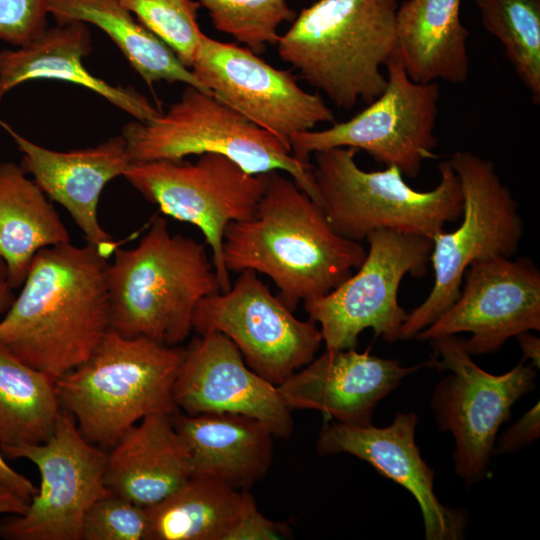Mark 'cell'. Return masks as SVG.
I'll use <instances>...</instances> for the list:
<instances>
[{
    "label": "cell",
    "mask_w": 540,
    "mask_h": 540,
    "mask_svg": "<svg viewBox=\"0 0 540 540\" xmlns=\"http://www.w3.org/2000/svg\"><path fill=\"white\" fill-rule=\"evenodd\" d=\"M107 267L88 243L40 250L0 321V347L55 380L85 362L110 329Z\"/></svg>",
    "instance_id": "6da1fadb"
},
{
    "label": "cell",
    "mask_w": 540,
    "mask_h": 540,
    "mask_svg": "<svg viewBox=\"0 0 540 540\" xmlns=\"http://www.w3.org/2000/svg\"><path fill=\"white\" fill-rule=\"evenodd\" d=\"M254 215L231 222L222 243L230 273L253 270L268 276L294 311L353 274L367 250L333 230L322 207L281 171L264 174Z\"/></svg>",
    "instance_id": "7a4b0ae2"
},
{
    "label": "cell",
    "mask_w": 540,
    "mask_h": 540,
    "mask_svg": "<svg viewBox=\"0 0 540 540\" xmlns=\"http://www.w3.org/2000/svg\"><path fill=\"white\" fill-rule=\"evenodd\" d=\"M108 262L110 329L177 346L189 336L196 306L220 286L205 246L172 234L156 217L136 246Z\"/></svg>",
    "instance_id": "3957f363"
},
{
    "label": "cell",
    "mask_w": 540,
    "mask_h": 540,
    "mask_svg": "<svg viewBox=\"0 0 540 540\" xmlns=\"http://www.w3.org/2000/svg\"><path fill=\"white\" fill-rule=\"evenodd\" d=\"M397 9V0H318L279 36L278 55L337 107L368 104L387 84Z\"/></svg>",
    "instance_id": "277c9868"
},
{
    "label": "cell",
    "mask_w": 540,
    "mask_h": 540,
    "mask_svg": "<svg viewBox=\"0 0 540 540\" xmlns=\"http://www.w3.org/2000/svg\"><path fill=\"white\" fill-rule=\"evenodd\" d=\"M185 349L109 329L92 355L55 380L62 408L89 442L111 448L152 414H174L173 389Z\"/></svg>",
    "instance_id": "5b68a950"
},
{
    "label": "cell",
    "mask_w": 540,
    "mask_h": 540,
    "mask_svg": "<svg viewBox=\"0 0 540 540\" xmlns=\"http://www.w3.org/2000/svg\"><path fill=\"white\" fill-rule=\"evenodd\" d=\"M357 150L336 147L315 152L311 172L319 203L335 232L361 242L377 230H394L432 238L462 215L463 197L449 159L439 163L440 180L418 191L395 166L365 171Z\"/></svg>",
    "instance_id": "8992f818"
},
{
    "label": "cell",
    "mask_w": 540,
    "mask_h": 540,
    "mask_svg": "<svg viewBox=\"0 0 540 540\" xmlns=\"http://www.w3.org/2000/svg\"><path fill=\"white\" fill-rule=\"evenodd\" d=\"M121 135L131 161L220 154L252 175L286 173L320 205L311 164L299 161L277 137L196 87L186 85L166 112L127 123Z\"/></svg>",
    "instance_id": "52a82bcc"
},
{
    "label": "cell",
    "mask_w": 540,
    "mask_h": 540,
    "mask_svg": "<svg viewBox=\"0 0 540 540\" xmlns=\"http://www.w3.org/2000/svg\"><path fill=\"white\" fill-rule=\"evenodd\" d=\"M449 161L463 197V220L452 232L432 238L430 260L434 285L428 297L408 312L400 340H409L433 323L458 298L466 268L475 260L506 257L517 252L523 220L509 188L495 165L471 152H455Z\"/></svg>",
    "instance_id": "ba28073f"
},
{
    "label": "cell",
    "mask_w": 540,
    "mask_h": 540,
    "mask_svg": "<svg viewBox=\"0 0 540 540\" xmlns=\"http://www.w3.org/2000/svg\"><path fill=\"white\" fill-rule=\"evenodd\" d=\"M429 342L432 367L450 372L435 386L431 406L439 429L453 436L456 474L471 485L487 475L497 433L513 405L535 388L537 368L522 359L508 372L493 375L472 360L464 338L449 335Z\"/></svg>",
    "instance_id": "9c48e42d"
},
{
    "label": "cell",
    "mask_w": 540,
    "mask_h": 540,
    "mask_svg": "<svg viewBox=\"0 0 540 540\" xmlns=\"http://www.w3.org/2000/svg\"><path fill=\"white\" fill-rule=\"evenodd\" d=\"M387 84L380 96L351 119L290 138L292 154L311 164L315 152L348 147L365 151L386 167L415 178L423 162L436 158L435 135L440 89L437 82L412 80L395 54L385 65Z\"/></svg>",
    "instance_id": "30bf717a"
},
{
    "label": "cell",
    "mask_w": 540,
    "mask_h": 540,
    "mask_svg": "<svg viewBox=\"0 0 540 540\" xmlns=\"http://www.w3.org/2000/svg\"><path fill=\"white\" fill-rule=\"evenodd\" d=\"M123 177L164 215L199 228L211 248L220 291L229 290L230 274L222 257L224 232L231 222L254 215L264 174L252 175L223 155L205 153L195 162L131 161Z\"/></svg>",
    "instance_id": "8fae6325"
},
{
    "label": "cell",
    "mask_w": 540,
    "mask_h": 540,
    "mask_svg": "<svg viewBox=\"0 0 540 540\" xmlns=\"http://www.w3.org/2000/svg\"><path fill=\"white\" fill-rule=\"evenodd\" d=\"M357 272L330 292L307 300L304 309L320 325L326 349H355L358 337L372 329L387 343L400 340L408 312L398 303V289L409 274H426L432 240L394 230H377Z\"/></svg>",
    "instance_id": "7c38bea8"
},
{
    "label": "cell",
    "mask_w": 540,
    "mask_h": 540,
    "mask_svg": "<svg viewBox=\"0 0 540 540\" xmlns=\"http://www.w3.org/2000/svg\"><path fill=\"white\" fill-rule=\"evenodd\" d=\"M0 449L10 458L29 460L40 474V486L26 511L0 521V538L81 540L88 508L110 493L105 484L107 453L85 439L64 408L45 442Z\"/></svg>",
    "instance_id": "4fadbf2b"
},
{
    "label": "cell",
    "mask_w": 540,
    "mask_h": 540,
    "mask_svg": "<svg viewBox=\"0 0 540 540\" xmlns=\"http://www.w3.org/2000/svg\"><path fill=\"white\" fill-rule=\"evenodd\" d=\"M229 290L200 300L192 329L229 338L253 371L278 386L311 362L323 343L317 324L300 320L278 295L244 270Z\"/></svg>",
    "instance_id": "5bb4252c"
},
{
    "label": "cell",
    "mask_w": 540,
    "mask_h": 540,
    "mask_svg": "<svg viewBox=\"0 0 540 540\" xmlns=\"http://www.w3.org/2000/svg\"><path fill=\"white\" fill-rule=\"evenodd\" d=\"M190 69L216 99L288 148L292 135L335 122L319 93L305 91L289 70L273 67L247 47L203 34Z\"/></svg>",
    "instance_id": "9a60e30c"
},
{
    "label": "cell",
    "mask_w": 540,
    "mask_h": 540,
    "mask_svg": "<svg viewBox=\"0 0 540 540\" xmlns=\"http://www.w3.org/2000/svg\"><path fill=\"white\" fill-rule=\"evenodd\" d=\"M540 330V272L527 258L491 257L465 270L458 298L415 339L468 332L471 355L498 351L511 337Z\"/></svg>",
    "instance_id": "2e32d148"
},
{
    "label": "cell",
    "mask_w": 540,
    "mask_h": 540,
    "mask_svg": "<svg viewBox=\"0 0 540 540\" xmlns=\"http://www.w3.org/2000/svg\"><path fill=\"white\" fill-rule=\"evenodd\" d=\"M173 397L177 408L188 415H246L282 439L294 430L291 411L277 386L248 367L234 343L218 332L199 335L185 349Z\"/></svg>",
    "instance_id": "e0dca14e"
},
{
    "label": "cell",
    "mask_w": 540,
    "mask_h": 540,
    "mask_svg": "<svg viewBox=\"0 0 540 540\" xmlns=\"http://www.w3.org/2000/svg\"><path fill=\"white\" fill-rule=\"evenodd\" d=\"M418 416L397 413L386 427L325 422L316 441L319 455L351 454L372 465L416 499L426 540L464 538L468 515L442 504L434 492V469L421 456L415 439Z\"/></svg>",
    "instance_id": "ac0fdd59"
},
{
    "label": "cell",
    "mask_w": 540,
    "mask_h": 540,
    "mask_svg": "<svg viewBox=\"0 0 540 540\" xmlns=\"http://www.w3.org/2000/svg\"><path fill=\"white\" fill-rule=\"evenodd\" d=\"M427 362L404 366L399 360L373 356L355 349H325L317 358L277 386L286 407L317 410L351 425L372 424L379 402L404 378Z\"/></svg>",
    "instance_id": "d6986e66"
},
{
    "label": "cell",
    "mask_w": 540,
    "mask_h": 540,
    "mask_svg": "<svg viewBox=\"0 0 540 540\" xmlns=\"http://www.w3.org/2000/svg\"><path fill=\"white\" fill-rule=\"evenodd\" d=\"M5 130L23 154L21 168L46 196L59 203L71 216L88 244L105 257L118 248L98 219V204L105 186L123 176L131 162L122 135L94 147L66 152L40 146L16 132L0 118Z\"/></svg>",
    "instance_id": "ffe728a7"
},
{
    "label": "cell",
    "mask_w": 540,
    "mask_h": 540,
    "mask_svg": "<svg viewBox=\"0 0 540 540\" xmlns=\"http://www.w3.org/2000/svg\"><path fill=\"white\" fill-rule=\"evenodd\" d=\"M92 50L86 23H57L18 49L0 51V102L16 86L31 80H60L87 88L138 121L162 111L131 87L112 85L93 75L83 64Z\"/></svg>",
    "instance_id": "44dd1931"
},
{
    "label": "cell",
    "mask_w": 540,
    "mask_h": 540,
    "mask_svg": "<svg viewBox=\"0 0 540 540\" xmlns=\"http://www.w3.org/2000/svg\"><path fill=\"white\" fill-rule=\"evenodd\" d=\"M173 414H152L128 428L106 455L108 490L141 506L153 505L192 476L188 447Z\"/></svg>",
    "instance_id": "7402d4cb"
},
{
    "label": "cell",
    "mask_w": 540,
    "mask_h": 540,
    "mask_svg": "<svg viewBox=\"0 0 540 540\" xmlns=\"http://www.w3.org/2000/svg\"><path fill=\"white\" fill-rule=\"evenodd\" d=\"M186 443L192 475L208 476L249 490L268 473L273 461V434L255 418L233 413L172 415Z\"/></svg>",
    "instance_id": "603a6c76"
},
{
    "label": "cell",
    "mask_w": 540,
    "mask_h": 540,
    "mask_svg": "<svg viewBox=\"0 0 540 540\" xmlns=\"http://www.w3.org/2000/svg\"><path fill=\"white\" fill-rule=\"evenodd\" d=\"M461 0H406L397 9V51L416 82H466L469 33L460 20Z\"/></svg>",
    "instance_id": "cb8c5ba5"
},
{
    "label": "cell",
    "mask_w": 540,
    "mask_h": 540,
    "mask_svg": "<svg viewBox=\"0 0 540 540\" xmlns=\"http://www.w3.org/2000/svg\"><path fill=\"white\" fill-rule=\"evenodd\" d=\"M70 242V234L41 188L14 162L0 164V256L10 287L23 284L35 255Z\"/></svg>",
    "instance_id": "d4e9b609"
},
{
    "label": "cell",
    "mask_w": 540,
    "mask_h": 540,
    "mask_svg": "<svg viewBox=\"0 0 540 540\" xmlns=\"http://www.w3.org/2000/svg\"><path fill=\"white\" fill-rule=\"evenodd\" d=\"M254 501L249 490L192 475L166 498L146 507L148 540H227Z\"/></svg>",
    "instance_id": "484cf974"
},
{
    "label": "cell",
    "mask_w": 540,
    "mask_h": 540,
    "mask_svg": "<svg viewBox=\"0 0 540 540\" xmlns=\"http://www.w3.org/2000/svg\"><path fill=\"white\" fill-rule=\"evenodd\" d=\"M47 10L57 23L80 21L104 31L148 86L183 83L209 93L173 50L119 0H47Z\"/></svg>",
    "instance_id": "4316f807"
},
{
    "label": "cell",
    "mask_w": 540,
    "mask_h": 540,
    "mask_svg": "<svg viewBox=\"0 0 540 540\" xmlns=\"http://www.w3.org/2000/svg\"><path fill=\"white\" fill-rule=\"evenodd\" d=\"M62 411L55 379L0 347V447L45 442Z\"/></svg>",
    "instance_id": "83f0119b"
},
{
    "label": "cell",
    "mask_w": 540,
    "mask_h": 540,
    "mask_svg": "<svg viewBox=\"0 0 540 540\" xmlns=\"http://www.w3.org/2000/svg\"><path fill=\"white\" fill-rule=\"evenodd\" d=\"M484 28L501 43L517 76L540 103V0H475Z\"/></svg>",
    "instance_id": "f1b7e54d"
},
{
    "label": "cell",
    "mask_w": 540,
    "mask_h": 540,
    "mask_svg": "<svg viewBox=\"0 0 540 540\" xmlns=\"http://www.w3.org/2000/svg\"><path fill=\"white\" fill-rule=\"evenodd\" d=\"M216 30L232 36L256 54L278 41L279 26L295 17L287 0H198Z\"/></svg>",
    "instance_id": "f546056e"
},
{
    "label": "cell",
    "mask_w": 540,
    "mask_h": 540,
    "mask_svg": "<svg viewBox=\"0 0 540 540\" xmlns=\"http://www.w3.org/2000/svg\"><path fill=\"white\" fill-rule=\"evenodd\" d=\"M139 22L166 43L179 60L191 67L203 36L194 0H119Z\"/></svg>",
    "instance_id": "4dcf8cb0"
},
{
    "label": "cell",
    "mask_w": 540,
    "mask_h": 540,
    "mask_svg": "<svg viewBox=\"0 0 540 540\" xmlns=\"http://www.w3.org/2000/svg\"><path fill=\"white\" fill-rule=\"evenodd\" d=\"M147 509L109 493L88 508L81 540H148Z\"/></svg>",
    "instance_id": "1f68e13d"
},
{
    "label": "cell",
    "mask_w": 540,
    "mask_h": 540,
    "mask_svg": "<svg viewBox=\"0 0 540 540\" xmlns=\"http://www.w3.org/2000/svg\"><path fill=\"white\" fill-rule=\"evenodd\" d=\"M47 0H0V39L23 46L47 29Z\"/></svg>",
    "instance_id": "d6a6232c"
},
{
    "label": "cell",
    "mask_w": 540,
    "mask_h": 540,
    "mask_svg": "<svg viewBox=\"0 0 540 540\" xmlns=\"http://www.w3.org/2000/svg\"><path fill=\"white\" fill-rule=\"evenodd\" d=\"M286 523L265 517L254 501L229 534L227 540H279L290 535Z\"/></svg>",
    "instance_id": "836d02e7"
},
{
    "label": "cell",
    "mask_w": 540,
    "mask_h": 540,
    "mask_svg": "<svg viewBox=\"0 0 540 540\" xmlns=\"http://www.w3.org/2000/svg\"><path fill=\"white\" fill-rule=\"evenodd\" d=\"M540 435V407L537 402L520 419L496 438L493 455L513 453Z\"/></svg>",
    "instance_id": "e575fe53"
},
{
    "label": "cell",
    "mask_w": 540,
    "mask_h": 540,
    "mask_svg": "<svg viewBox=\"0 0 540 540\" xmlns=\"http://www.w3.org/2000/svg\"><path fill=\"white\" fill-rule=\"evenodd\" d=\"M0 483L8 486L26 501L30 502L32 497L37 493V488L24 475L15 471L4 460V456L0 449Z\"/></svg>",
    "instance_id": "d590c367"
},
{
    "label": "cell",
    "mask_w": 540,
    "mask_h": 540,
    "mask_svg": "<svg viewBox=\"0 0 540 540\" xmlns=\"http://www.w3.org/2000/svg\"><path fill=\"white\" fill-rule=\"evenodd\" d=\"M28 503L14 490L0 483V514H23L28 507Z\"/></svg>",
    "instance_id": "8d00e7d4"
},
{
    "label": "cell",
    "mask_w": 540,
    "mask_h": 540,
    "mask_svg": "<svg viewBox=\"0 0 540 540\" xmlns=\"http://www.w3.org/2000/svg\"><path fill=\"white\" fill-rule=\"evenodd\" d=\"M521 350L523 352V360H530L537 369L540 364V340L538 337L530 333L523 332L516 336Z\"/></svg>",
    "instance_id": "74e56055"
},
{
    "label": "cell",
    "mask_w": 540,
    "mask_h": 540,
    "mask_svg": "<svg viewBox=\"0 0 540 540\" xmlns=\"http://www.w3.org/2000/svg\"><path fill=\"white\" fill-rule=\"evenodd\" d=\"M11 289L9 283L0 286V311L7 305Z\"/></svg>",
    "instance_id": "f35d334b"
},
{
    "label": "cell",
    "mask_w": 540,
    "mask_h": 540,
    "mask_svg": "<svg viewBox=\"0 0 540 540\" xmlns=\"http://www.w3.org/2000/svg\"><path fill=\"white\" fill-rule=\"evenodd\" d=\"M9 283L8 281V268L3 260V258L0 256V286L3 284Z\"/></svg>",
    "instance_id": "ab89813d"
}]
</instances>
